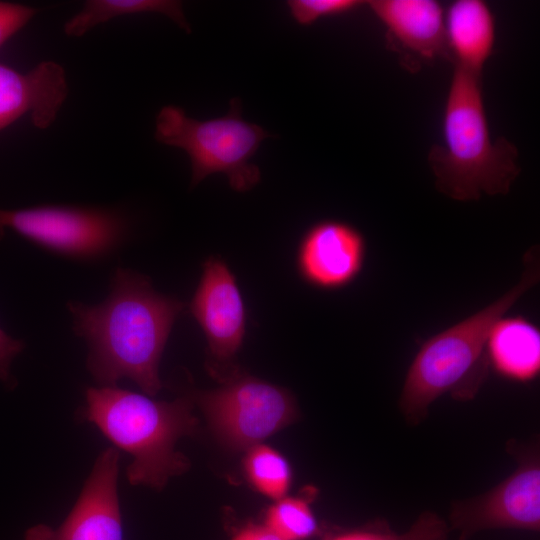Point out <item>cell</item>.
Instances as JSON below:
<instances>
[{
	"label": "cell",
	"mask_w": 540,
	"mask_h": 540,
	"mask_svg": "<svg viewBox=\"0 0 540 540\" xmlns=\"http://www.w3.org/2000/svg\"><path fill=\"white\" fill-rule=\"evenodd\" d=\"M231 540H281L264 525H247L240 529Z\"/></svg>",
	"instance_id": "cell-23"
},
{
	"label": "cell",
	"mask_w": 540,
	"mask_h": 540,
	"mask_svg": "<svg viewBox=\"0 0 540 540\" xmlns=\"http://www.w3.org/2000/svg\"><path fill=\"white\" fill-rule=\"evenodd\" d=\"M366 257L364 235L353 225L336 219L314 223L297 247L296 268L310 286L338 290L361 273Z\"/></svg>",
	"instance_id": "cell-11"
},
{
	"label": "cell",
	"mask_w": 540,
	"mask_h": 540,
	"mask_svg": "<svg viewBox=\"0 0 540 540\" xmlns=\"http://www.w3.org/2000/svg\"><path fill=\"white\" fill-rule=\"evenodd\" d=\"M365 3L359 0H290L287 1V6L298 24L308 26L320 18L355 11Z\"/></svg>",
	"instance_id": "cell-20"
},
{
	"label": "cell",
	"mask_w": 540,
	"mask_h": 540,
	"mask_svg": "<svg viewBox=\"0 0 540 540\" xmlns=\"http://www.w3.org/2000/svg\"><path fill=\"white\" fill-rule=\"evenodd\" d=\"M24 343L0 329V380L11 383L10 368L14 358L23 350Z\"/></svg>",
	"instance_id": "cell-22"
},
{
	"label": "cell",
	"mask_w": 540,
	"mask_h": 540,
	"mask_svg": "<svg viewBox=\"0 0 540 540\" xmlns=\"http://www.w3.org/2000/svg\"><path fill=\"white\" fill-rule=\"evenodd\" d=\"M267 137H271L268 131L242 118L237 98L230 101L226 115L205 121L187 116L175 105L164 106L156 117V140L189 156L191 187L211 174L222 173L235 191L252 189L261 173L250 159Z\"/></svg>",
	"instance_id": "cell-5"
},
{
	"label": "cell",
	"mask_w": 540,
	"mask_h": 540,
	"mask_svg": "<svg viewBox=\"0 0 540 540\" xmlns=\"http://www.w3.org/2000/svg\"><path fill=\"white\" fill-rule=\"evenodd\" d=\"M248 481L261 494L278 500L286 496L291 483V469L275 449L258 444L248 449L244 460Z\"/></svg>",
	"instance_id": "cell-17"
},
{
	"label": "cell",
	"mask_w": 540,
	"mask_h": 540,
	"mask_svg": "<svg viewBox=\"0 0 540 540\" xmlns=\"http://www.w3.org/2000/svg\"><path fill=\"white\" fill-rule=\"evenodd\" d=\"M67 95L65 71L54 61H42L27 73L0 64V131L26 114L36 127H49Z\"/></svg>",
	"instance_id": "cell-12"
},
{
	"label": "cell",
	"mask_w": 540,
	"mask_h": 540,
	"mask_svg": "<svg viewBox=\"0 0 540 540\" xmlns=\"http://www.w3.org/2000/svg\"><path fill=\"white\" fill-rule=\"evenodd\" d=\"M444 23L448 54L455 66L482 74L496 41L490 6L482 0H455L445 10Z\"/></svg>",
	"instance_id": "cell-14"
},
{
	"label": "cell",
	"mask_w": 540,
	"mask_h": 540,
	"mask_svg": "<svg viewBox=\"0 0 540 540\" xmlns=\"http://www.w3.org/2000/svg\"><path fill=\"white\" fill-rule=\"evenodd\" d=\"M522 260L521 277L512 288L422 344L399 397V409L408 424L422 422L430 405L445 394L469 400L479 391L489 366L486 344L491 329L540 280L539 245L531 246Z\"/></svg>",
	"instance_id": "cell-2"
},
{
	"label": "cell",
	"mask_w": 540,
	"mask_h": 540,
	"mask_svg": "<svg viewBox=\"0 0 540 540\" xmlns=\"http://www.w3.org/2000/svg\"><path fill=\"white\" fill-rule=\"evenodd\" d=\"M185 304L154 290L150 279L118 268L108 297L97 305L68 302L75 333L89 346L87 368L101 386L121 378L147 396L162 388L159 363L173 324Z\"/></svg>",
	"instance_id": "cell-1"
},
{
	"label": "cell",
	"mask_w": 540,
	"mask_h": 540,
	"mask_svg": "<svg viewBox=\"0 0 540 540\" xmlns=\"http://www.w3.org/2000/svg\"><path fill=\"white\" fill-rule=\"evenodd\" d=\"M481 78L454 67L443 110V143L428 153L436 189L461 202L506 195L521 171L514 143L491 137Z\"/></svg>",
	"instance_id": "cell-3"
},
{
	"label": "cell",
	"mask_w": 540,
	"mask_h": 540,
	"mask_svg": "<svg viewBox=\"0 0 540 540\" xmlns=\"http://www.w3.org/2000/svg\"><path fill=\"white\" fill-rule=\"evenodd\" d=\"M197 397L215 435L236 450L261 444L297 415L289 391L249 375L232 376Z\"/></svg>",
	"instance_id": "cell-6"
},
{
	"label": "cell",
	"mask_w": 540,
	"mask_h": 540,
	"mask_svg": "<svg viewBox=\"0 0 540 540\" xmlns=\"http://www.w3.org/2000/svg\"><path fill=\"white\" fill-rule=\"evenodd\" d=\"M366 4L385 27L394 50L426 61L449 55L445 10L438 1L370 0Z\"/></svg>",
	"instance_id": "cell-13"
},
{
	"label": "cell",
	"mask_w": 540,
	"mask_h": 540,
	"mask_svg": "<svg viewBox=\"0 0 540 540\" xmlns=\"http://www.w3.org/2000/svg\"><path fill=\"white\" fill-rule=\"evenodd\" d=\"M118 467V452L114 448L105 450L65 521L57 529L35 526L27 531L25 540H123Z\"/></svg>",
	"instance_id": "cell-10"
},
{
	"label": "cell",
	"mask_w": 540,
	"mask_h": 540,
	"mask_svg": "<svg viewBox=\"0 0 540 540\" xmlns=\"http://www.w3.org/2000/svg\"><path fill=\"white\" fill-rule=\"evenodd\" d=\"M517 469L497 486L479 496L452 505L450 522L461 540L483 530L540 529V461L538 448L510 447Z\"/></svg>",
	"instance_id": "cell-8"
},
{
	"label": "cell",
	"mask_w": 540,
	"mask_h": 540,
	"mask_svg": "<svg viewBox=\"0 0 540 540\" xmlns=\"http://www.w3.org/2000/svg\"><path fill=\"white\" fill-rule=\"evenodd\" d=\"M190 312L201 327L211 358L230 362L246 333V308L236 278L222 259L210 256L190 302Z\"/></svg>",
	"instance_id": "cell-9"
},
{
	"label": "cell",
	"mask_w": 540,
	"mask_h": 540,
	"mask_svg": "<svg viewBox=\"0 0 540 540\" xmlns=\"http://www.w3.org/2000/svg\"><path fill=\"white\" fill-rule=\"evenodd\" d=\"M268 509L265 525L281 540H306L319 526L309 503L298 497H283Z\"/></svg>",
	"instance_id": "cell-18"
},
{
	"label": "cell",
	"mask_w": 540,
	"mask_h": 540,
	"mask_svg": "<svg viewBox=\"0 0 540 540\" xmlns=\"http://www.w3.org/2000/svg\"><path fill=\"white\" fill-rule=\"evenodd\" d=\"M86 403V418L132 456L127 467L130 484L161 489L188 469V459L175 445L197 428L190 399L157 401L116 386H101L87 389Z\"/></svg>",
	"instance_id": "cell-4"
},
{
	"label": "cell",
	"mask_w": 540,
	"mask_h": 540,
	"mask_svg": "<svg viewBox=\"0 0 540 540\" xmlns=\"http://www.w3.org/2000/svg\"><path fill=\"white\" fill-rule=\"evenodd\" d=\"M144 13L165 15L187 33L191 32L182 3L173 0H89L65 23L64 32L69 37H80L113 18Z\"/></svg>",
	"instance_id": "cell-16"
},
{
	"label": "cell",
	"mask_w": 540,
	"mask_h": 540,
	"mask_svg": "<svg viewBox=\"0 0 540 540\" xmlns=\"http://www.w3.org/2000/svg\"><path fill=\"white\" fill-rule=\"evenodd\" d=\"M36 14V9L0 1V47Z\"/></svg>",
	"instance_id": "cell-21"
},
{
	"label": "cell",
	"mask_w": 540,
	"mask_h": 540,
	"mask_svg": "<svg viewBox=\"0 0 540 540\" xmlns=\"http://www.w3.org/2000/svg\"><path fill=\"white\" fill-rule=\"evenodd\" d=\"M448 528L432 512H424L403 533H396L387 526H373L332 534L324 540H447Z\"/></svg>",
	"instance_id": "cell-19"
},
{
	"label": "cell",
	"mask_w": 540,
	"mask_h": 540,
	"mask_svg": "<svg viewBox=\"0 0 540 540\" xmlns=\"http://www.w3.org/2000/svg\"><path fill=\"white\" fill-rule=\"evenodd\" d=\"M486 355L502 377L526 383L540 372V331L523 316L501 317L490 331Z\"/></svg>",
	"instance_id": "cell-15"
},
{
	"label": "cell",
	"mask_w": 540,
	"mask_h": 540,
	"mask_svg": "<svg viewBox=\"0 0 540 540\" xmlns=\"http://www.w3.org/2000/svg\"><path fill=\"white\" fill-rule=\"evenodd\" d=\"M7 229L61 254L92 258L114 249L125 226L118 215L108 211L38 206L0 209V239Z\"/></svg>",
	"instance_id": "cell-7"
}]
</instances>
